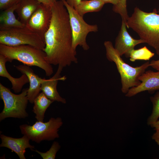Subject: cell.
<instances>
[{"label":"cell","instance_id":"cell-7","mask_svg":"<svg viewBox=\"0 0 159 159\" xmlns=\"http://www.w3.org/2000/svg\"><path fill=\"white\" fill-rule=\"evenodd\" d=\"M63 124L60 117H51L47 122L37 121L32 125H21L19 128L23 135L32 141L39 143L43 140L52 141L59 138V129Z\"/></svg>","mask_w":159,"mask_h":159},{"label":"cell","instance_id":"cell-20","mask_svg":"<svg viewBox=\"0 0 159 159\" xmlns=\"http://www.w3.org/2000/svg\"><path fill=\"white\" fill-rule=\"evenodd\" d=\"M155 55L147 47H144L137 49H133L130 51L129 57L130 61L134 62L137 60H149Z\"/></svg>","mask_w":159,"mask_h":159},{"label":"cell","instance_id":"cell-30","mask_svg":"<svg viewBox=\"0 0 159 159\" xmlns=\"http://www.w3.org/2000/svg\"><path fill=\"white\" fill-rule=\"evenodd\" d=\"M150 126L154 128L155 130L159 129V120H157Z\"/></svg>","mask_w":159,"mask_h":159},{"label":"cell","instance_id":"cell-2","mask_svg":"<svg viewBox=\"0 0 159 159\" xmlns=\"http://www.w3.org/2000/svg\"><path fill=\"white\" fill-rule=\"evenodd\" d=\"M126 27L136 32L145 43L153 48L159 56V8L145 12L137 7L126 22Z\"/></svg>","mask_w":159,"mask_h":159},{"label":"cell","instance_id":"cell-21","mask_svg":"<svg viewBox=\"0 0 159 159\" xmlns=\"http://www.w3.org/2000/svg\"><path fill=\"white\" fill-rule=\"evenodd\" d=\"M150 99L153 105V109L151 115L148 118L147 123L151 125L155 123L159 118V90Z\"/></svg>","mask_w":159,"mask_h":159},{"label":"cell","instance_id":"cell-6","mask_svg":"<svg viewBox=\"0 0 159 159\" xmlns=\"http://www.w3.org/2000/svg\"><path fill=\"white\" fill-rule=\"evenodd\" d=\"M27 90L24 89L20 94L16 95L0 83V97L4 103L0 113V121L8 117L25 118L28 116L26 111L29 101Z\"/></svg>","mask_w":159,"mask_h":159},{"label":"cell","instance_id":"cell-15","mask_svg":"<svg viewBox=\"0 0 159 159\" xmlns=\"http://www.w3.org/2000/svg\"><path fill=\"white\" fill-rule=\"evenodd\" d=\"M8 62L5 57L0 54V76L7 78L12 84L11 89L16 93L20 92L23 86L27 83H29L27 76L22 74L19 78H15L12 77L7 71L6 67V64Z\"/></svg>","mask_w":159,"mask_h":159},{"label":"cell","instance_id":"cell-29","mask_svg":"<svg viewBox=\"0 0 159 159\" xmlns=\"http://www.w3.org/2000/svg\"><path fill=\"white\" fill-rule=\"evenodd\" d=\"M103 2L105 4L111 3L113 6L116 5L118 3L119 0H100Z\"/></svg>","mask_w":159,"mask_h":159},{"label":"cell","instance_id":"cell-16","mask_svg":"<svg viewBox=\"0 0 159 159\" xmlns=\"http://www.w3.org/2000/svg\"><path fill=\"white\" fill-rule=\"evenodd\" d=\"M41 4L38 0H21L15 10L20 21L26 25Z\"/></svg>","mask_w":159,"mask_h":159},{"label":"cell","instance_id":"cell-8","mask_svg":"<svg viewBox=\"0 0 159 159\" xmlns=\"http://www.w3.org/2000/svg\"><path fill=\"white\" fill-rule=\"evenodd\" d=\"M68 12L69 21L72 34V47L76 50L78 45L85 50L89 49V46L86 42V37L90 32H96L98 27L96 24L90 25L87 23L83 19V17L80 16L74 8L71 6L66 1L62 0Z\"/></svg>","mask_w":159,"mask_h":159},{"label":"cell","instance_id":"cell-25","mask_svg":"<svg viewBox=\"0 0 159 159\" xmlns=\"http://www.w3.org/2000/svg\"><path fill=\"white\" fill-rule=\"evenodd\" d=\"M41 4L49 6H52L58 0H38Z\"/></svg>","mask_w":159,"mask_h":159},{"label":"cell","instance_id":"cell-23","mask_svg":"<svg viewBox=\"0 0 159 159\" xmlns=\"http://www.w3.org/2000/svg\"><path fill=\"white\" fill-rule=\"evenodd\" d=\"M61 146L57 141L53 142L49 150L45 153L40 152L36 150H34L39 154L43 159H54L57 152L60 148Z\"/></svg>","mask_w":159,"mask_h":159},{"label":"cell","instance_id":"cell-22","mask_svg":"<svg viewBox=\"0 0 159 159\" xmlns=\"http://www.w3.org/2000/svg\"><path fill=\"white\" fill-rule=\"evenodd\" d=\"M112 10L115 13L119 14L122 20L126 23L129 17L127 8V0H119L117 4L113 6Z\"/></svg>","mask_w":159,"mask_h":159},{"label":"cell","instance_id":"cell-26","mask_svg":"<svg viewBox=\"0 0 159 159\" xmlns=\"http://www.w3.org/2000/svg\"><path fill=\"white\" fill-rule=\"evenodd\" d=\"M150 63V66L158 71H159V59L157 60H153Z\"/></svg>","mask_w":159,"mask_h":159},{"label":"cell","instance_id":"cell-28","mask_svg":"<svg viewBox=\"0 0 159 159\" xmlns=\"http://www.w3.org/2000/svg\"><path fill=\"white\" fill-rule=\"evenodd\" d=\"M155 130L156 132L153 134L152 138L159 145V129Z\"/></svg>","mask_w":159,"mask_h":159},{"label":"cell","instance_id":"cell-4","mask_svg":"<svg viewBox=\"0 0 159 159\" xmlns=\"http://www.w3.org/2000/svg\"><path fill=\"white\" fill-rule=\"evenodd\" d=\"M104 44L107 59L115 63L120 75L122 92L126 94L130 88L140 84L139 77L150 66V63L148 61L139 66L132 67L124 61L111 41H105Z\"/></svg>","mask_w":159,"mask_h":159},{"label":"cell","instance_id":"cell-17","mask_svg":"<svg viewBox=\"0 0 159 159\" xmlns=\"http://www.w3.org/2000/svg\"><path fill=\"white\" fill-rule=\"evenodd\" d=\"M17 5H14L3 11L0 16V28L22 27L26 25L18 20L14 14Z\"/></svg>","mask_w":159,"mask_h":159},{"label":"cell","instance_id":"cell-3","mask_svg":"<svg viewBox=\"0 0 159 159\" xmlns=\"http://www.w3.org/2000/svg\"><path fill=\"white\" fill-rule=\"evenodd\" d=\"M0 54L4 56L8 62L17 60L27 66L37 67L44 70L47 76L53 73V68L45 59L43 50L28 45L11 47L0 44Z\"/></svg>","mask_w":159,"mask_h":159},{"label":"cell","instance_id":"cell-27","mask_svg":"<svg viewBox=\"0 0 159 159\" xmlns=\"http://www.w3.org/2000/svg\"><path fill=\"white\" fill-rule=\"evenodd\" d=\"M82 0H66V1L69 5L75 7Z\"/></svg>","mask_w":159,"mask_h":159},{"label":"cell","instance_id":"cell-5","mask_svg":"<svg viewBox=\"0 0 159 159\" xmlns=\"http://www.w3.org/2000/svg\"><path fill=\"white\" fill-rule=\"evenodd\" d=\"M0 44L11 47L28 45L42 50L45 46L44 40L26 26L0 28Z\"/></svg>","mask_w":159,"mask_h":159},{"label":"cell","instance_id":"cell-11","mask_svg":"<svg viewBox=\"0 0 159 159\" xmlns=\"http://www.w3.org/2000/svg\"><path fill=\"white\" fill-rule=\"evenodd\" d=\"M126 28L125 22L122 20L121 28L115 39L114 47L121 57L125 55L126 57H129L131 50L136 45L145 42L140 39L133 38L128 33Z\"/></svg>","mask_w":159,"mask_h":159},{"label":"cell","instance_id":"cell-1","mask_svg":"<svg viewBox=\"0 0 159 159\" xmlns=\"http://www.w3.org/2000/svg\"><path fill=\"white\" fill-rule=\"evenodd\" d=\"M52 17L45 33V59L50 64L63 67L77 63L76 50L72 47V34L67 10L62 0L52 6Z\"/></svg>","mask_w":159,"mask_h":159},{"label":"cell","instance_id":"cell-14","mask_svg":"<svg viewBox=\"0 0 159 159\" xmlns=\"http://www.w3.org/2000/svg\"><path fill=\"white\" fill-rule=\"evenodd\" d=\"M14 66L18 70L28 77L29 86L27 90V97L29 101L33 104L34 100L39 93L42 83L45 78H42L36 74L29 66L24 64Z\"/></svg>","mask_w":159,"mask_h":159},{"label":"cell","instance_id":"cell-18","mask_svg":"<svg viewBox=\"0 0 159 159\" xmlns=\"http://www.w3.org/2000/svg\"><path fill=\"white\" fill-rule=\"evenodd\" d=\"M54 101L48 99L42 92L34 100L33 111L35 114L38 121L43 122L45 113Z\"/></svg>","mask_w":159,"mask_h":159},{"label":"cell","instance_id":"cell-24","mask_svg":"<svg viewBox=\"0 0 159 159\" xmlns=\"http://www.w3.org/2000/svg\"><path fill=\"white\" fill-rule=\"evenodd\" d=\"M21 0H0V9L3 11L16 5Z\"/></svg>","mask_w":159,"mask_h":159},{"label":"cell","instance_id":"cell-13","mask_svg":"<svg viewBox=\"0 0 159 159\" xmlns=\"http://www.w3.org/2000/svg\"><path fill=\"white\" fill-rule=\"evenodd\" d=\"M0 138L1 141L0 147L10 149L16 153L20 159H26L24 154L26 148H29L32 150L34 148V146L30 144L29 139L25 135L21 138H14L1 134Z\"/></svg>","mask_w":159,"mask_h":159},{"label":"cell","instance_id":"cell-12","mask_svg":"<svg viewBox=\"0 0 159 159\" xmlns=\"http://www.w3.org/2000/svg\"><path fill=\"white\" fill-rule=\"evenodd\" d=\"M64 67L58 66L57 69L54 75L49 79L45 78L41 84V91L49 99L63 104L66 102L65 98L59 95L57 89L58 82L59 80L65 81L66 79L65 76L62 77L61 73Z\"/></svg>","mask_w":159,"mask_h":159},{"label":"cell","instance_id":"cell-9","mask_svg":"<svg viewBox=\"0 0 159 159\" xmlns=\"http://www.w3.org/2000/svg\"><path fill=\"white\" fill-rule=\"evenodd\" d=\"M52 14L51 6L41 4L26 26L38 34L44 40V35L50 26Z\"/></svg>","mask_w":159,"mask_h":159},{"label":"cell","instance_id":"cell-19","mask_svg":"<svg viewBox=\"0 0 159 159\" xmlns=\"http://www.w3.org/2000/svg\"><path fill=\"white\" fill-rule=\"evenodd\" d=\"M105 4L100 0H82L74 8L80 16L85 14L100 11Z\"/></svg>","mask_w":159,"mask_h":159},{"label":"cell","instance_id":"cell-10","mask_svg":"<svg viewBox=\"0 0 159 159\" xmlns=\"http://www.w3.org/2000/svg\"><path fill=\"white\" fill-rule=\"evenodd\" d=\"M141 82L138 86L130 88L125 96L130 97L145 91L151 92L159 90V71H145L139 78Z\"/></svg>","mask_w":159,"mask_h":159}]
</instances>
